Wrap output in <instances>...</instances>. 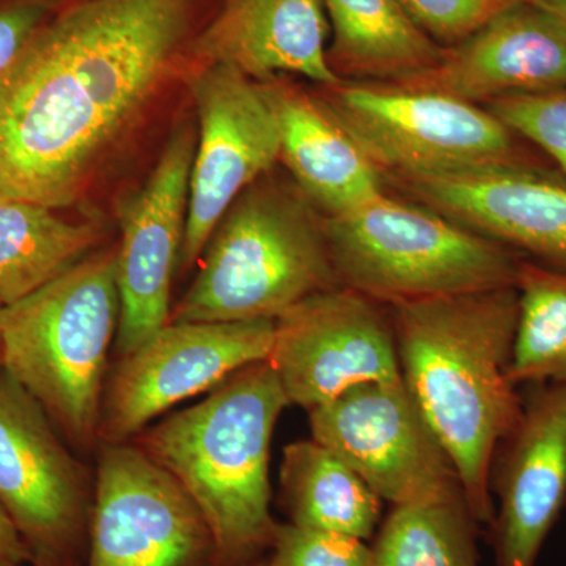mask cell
I'll return each mask as SVG.
<instances>
[{
  "mask_svg": "<svg viewBox=\"0 0 566 566\" xmlns=\"http://www.w3.org/2000/svg\"><path fill=\"white\" fill-rule=\"evenodd\" d=\"M193 0H77L0 74V197L76 202L177 63Z\"/></svg>",
  "mask_w": 566,
  "mask_h": 566,
  "instance_id": "6da1fadb",
  "label": "cell"
},
{
  "mask_svg": "<svg viewBox=\"0 0 566 566\" xmlns=\"http://www.w3.org/2000/svg\"><path fill=\"white\" fill-rule=\"evenodd\" d=\"M401 378L450 463L479 526L491 527L495 453L524 400L510 381L516 286L395 305Z\"/></svg>",
  "mask_w": 566,
  "mask_h": 566,
  "instance_id": "7a4b0ae2",
  "label": "cell"
},
{
  "mask_svg": "<svg viewBox=\"0 0 566 566\" xmlns=\"http://www.w3.org/2000/svg\"><path fill=\"white\" fill-rule=\"evenodd\" d=\"M290 405L268 360L241 368L142 436L140 449L185 488L210 528L214 566H245L273 545L271 439Z\"/></svg>",
  "mask_w": 566,
  "mask_h": 566,
  "instance_id": "3957f363",
  "label": "cell"
},
{
  "mask_svg": "<svg viewBox=\"0 0 566 566\" xmlns=\"http://www.w3.org/2000/svg\"><path fill=\"white\" fill-rule=\"evenodd\" d=\"M170 322L271 319L338 286L324 214L300 188L253 182L223 214Z\"/></svg>",
  "mask_w": 566,
  "mask_h": 566,
  "instance_id": "277c9868",
  "label": "cell"
},
{
  "mask_svg": "<svg viewBox=\"0 0 566 566\" xmlns=\"http://www.w3.org/2000/svg\"><path fill=\"white\" fill-rule=\"evenodd\" d=\"M120 323L117 248L73 264L2 311V368L73 441L99 438L107 356Z\"/></svg>",
  "mask_w": 566,
  "mask_h": 566,
  "instance_id": "5b68a950",
  "label": "cell"
},
{
  "mask_svg": "<svg viewBox=\"0 0 566 566\" xmlns=\"http://www.w3.org/2000/svg\"><path fill=\"white\" fill-rule=\"evenodd\" d=\"M324 223L338 285L387 307L515 286L524 259L387 191Z\"/></svg>",
  "mask_w": 566,
  "mask_h": 566,
  "instance_id": "8992f818",
  "label": "cell"
},
{
  "mask_svg": "<svg viewBox=\"0 0 566 566\" xmlns=\"http://www.w3.org/2000/svg\"><path fill=\"white\" fill-rule=\"evenodd\" d=\"M386 182L483 167L546 166L486 107L382 82L342 81L318 95Z\"/></svg>",
  "mask_w": 566,
  "mask_h": 566,
  "instance_id": "52a82bcc",
  "label": "cell"
},
{
  "mask_svg": "<svg viewBox=\"0 0 566 566\" xmlns=\"http://www.w3.org/2000/svg\"><path fill=\"white\" fill-rule=\"evenodd\" d=\"M214 566L210 528L185 488L140 447L107 444L84 566Z\"/></svg>",
  "mask_w": 566,
  "mask_h": 566,
  "instance_id": "ba28073f",
  "label": "cell"
},
{
  "mask_svg": "<svg viewBox=\"0 0 566 566\" xmlns=\"http://www.w3.org/2000/svg\"><path fill=\"white\" fill-rule=\"evenodd\" d=\"M273 338L271 319L167 323L123 356L104 390L99 438L122 444L172 406L268 360Z\"/></svg>",
  "mask_w": 566,
  "mask_h": 566,
  "instance_id": "9c48e42d",
  "label": "cell"
},
{
  "mask_svg": "<svg viewBox=\"0 0 566 566\" xmlns=\"http://www.w3.org/2000/svg\"><path fill=\"white\" fill-rule=\"evenodd\" d=\"M268 363L290 405L308 411L354 386L400 379L392 311L346 286L324 290L275 319Z\"/></svg>",
  "mask_w": 566,
  "mask_h": 566,
  "instance_id": "30bf717a",
  "label": "cell"
},
{
  "mask_svg": "<svg viewBox=\"0 0 566 566\" xmlns=\"http://www.w3.org/2000/svg\"><path fill=\"white\" fill-rule=\"evenodd\" d=\"M199 140L189 180L180 264L191 268L234 200L281 161V133L260 82L226 65L191 77Z\"/></svg>",
  "mask_w": 566,
  "mask_h": 566,
  "instance_id": "8fae6325",
  "label": "cell"
},
{
  "mask_svg": "<svg viewBox=\"0 0 566 566\" xmlns=\"http://www.w3.org/2000/svg\"><path fill=\"white\" fill-rule=\"evenodd\" d=\"M312 439L381 501L406 504L460 485L403 378L364 382L311 409Z\"/></svg>",
  "mask_w": 566,
  "mask_h": 566,
  "instance_id": "7c38bea8",
  "label": "cell"
},
{
  "mask_svg": "<svg viewBox=\"0 0 566 566\" xmlns=\"http://www.w3.org/2000/svg\"><path fill=\"white\" fill-rule=\"evenodd\" d=\"M46 411L9 375H0V504L31 551L33 566H71L88 532L80 468Z\"/></svg>",
  "mask_w": 566,
  "mask_h": 566,
  "instance_id": "4fadbf2b",
  "label": "cell"
},
{
  "mask_svg": "<svg viewBox=\"0 0 566 566\" xmlns=\"http://www.w3.org/2000/svg\"><path fill=\"white\" fill-rule=\"evenodd\" d=\"M196 133L182 126L167 142L150 180L120 212L118 352L139 348L172 318L170 290L188 218Z\"/></svg>",
  "mask_w": 566,
  "mask_h": 566,
  "instance_id": "5bb4252c",
  "label": "cell"
},
{
  "mask_svg": "<svg viewBox=\"0 0 566 566\" xmlns=\"http://www.w3.org/2000/svg\"><path fill=\"white\" fill-rule=\"evenodd\" d=\"M524 259L566 271V175L512 164L387 181Z\"/></svg>",
  "mask_w": 566,
  "mask_h": 566,
  "instance_id": "9a60e30c",
  "label": "cell"
},
{
  "mask_svg": "<svg viewBox=\"0 0 566 566\" xmlns=\"http://www.w3.org/2000/svg\"><path fill=\"white\" fill-rule=\"evenodd\" d=\"M495 457V566H535L566 505V381L535 385Z\"/></svg>",
  "mask_w": 566,
  "mask_h": 566,
  "instance_id": "2e32d148",
  "label": "cell"
},
{
  "mask_svg": "<svg viewBox=\"0 0 566 566\" xmlns=\"http://www.w3.org/2000/svg\"><path fill=\"white\" fill-rule=\"evenodd\" d=\"M382 84L441 93L476 106L556 91L566 87V24L526 0L444 48L431 69Z\"/></svg>",
  "mask_w": 566,
  "mask_h": 566,
  "instance_id": "e0dca14e",
  "label": "cell"
},
{
  "mask_svg": "<svg viewBox=\"0 0 566 566\" xmlns=\"http://www.w3.org/2000/svg\"><path fill=\"white\" fill-rule=\"evenodd\" d=\"M323 0H226L192 43L202 65H226L256 82L296 74L319 87L342 82L327 59Z\"/></svg>",
  "mask_w": 566,
  "mask_h": 566,
  "instance_id": "ac0fdd59",
  "label": "cell"
},
{
  "mask_svg": "<svg viewBox=\"0 0 566 566\" xmlns=\"http://www.w3.org/2000/svg\"><path fill=\"white\" fill-rule=\"evenodd\" d=\"M281 133V161L300 191L337 216L387 191L385 177L318 96L283 76L260 82Z\"/></svg>",
  "mask_w": 566,
  "mask_h": 566,
  "instance_id": "d6986e66",
  "label": "cell"
},
{
  "mask_svg": "<svg viewBox=\"0 0 566 566\" xmlns=\"http://www.w3.org/2000/svg\"><path fill=\"white\" fill-rule=\"evenodd\" d=\"M333 28L331 69L342 81L395 82L431 69L442 48L400 0H323Z\"/></svg>",
  "mask_w": 566,
  "mask_h": 566,
  "instance_id": "ffe728a7",
  "label": "cell"
},
{
  "mask_svg": "<svg viewBox=\"0 0 566 566\" xmlns=\"http://www.w3.org/2000/svg\"><path fill=\"white\" fill-rule=\"evenodd\" d=\"M281 483L294 526L370 539L382 501L356 472L315 439L283 449Z\"/></svg>",
  "mask_w": 566,
  "mask_h": 566,
  "instance_id": "44dd1931",
  "label": "cell"
},
{
  "mask_svg": "<svg viewBox=\"0 0 566 566\" xmlns=\"http://www.w3.org/2000/svg\"><path fill=\"white\" fill-rule=\"evenodd\" d=\"M98 241L95 223L69 222L43 205L0 197V305L36 292Z\"/></svg>",
  "mask_w": 566,
  "mask_h": 566,
  "instance_id": "7402d4cb",
  "label": "cell"
},
{
  "mask_svg": "<svg viewBox=\"0 0 566 566\" xmlns=\"http://www.w3.org/2000/svg\"><path fill=\"white\" fill-rule=\"evenodd\" d=\"M479 523L460 485L394 505L379 528L370 566H480Z\"/></svg>",
  "mask_w": 566,
  "mask_h": 566,
  "instance_id": "603a6c76",
  "label": "cell"
},
{
  "mask_svg": "<svg viewBox=\"0 0 566 566\" xmlns=\"http://www.w3.org/2000/svg\"><path fill=\"white\" fill-rule=\"evenodd\" d=\"M515 344L510 381L545 385L566 381V271L521 260L516 279Z\"/></svg>",
  "mask_w": 566,
  "mask_h": 566,
  "instance_id": "cb8c5ba5",
  "label": "cell"
},
{
  "mask_svg": "<svg viewBox=\"0 0 566 566\" xmlns=\"http://www.w3.org/2000/svg\"><path fill=\"white\" fill-rule=\"evenodd\" d=\"M483 107L566 175V87L506 96Z\"/></svg>",
  "mask_w": 566,
  "mask_h": 566,
  "instance_id": "d4e9b609",
  "label": "cell"
},
{
  "mask_svg": "<svg viewBox=\"0 0 566 566\" xmlns=\"http://www.w3.org/2000/svg\"><path fill=\"white\" fill-rule=\"evenodd\" d=\"M268 566H370L371 549L364 539L279 524Z\"/></svg>",
  "mask_w": 566,
  "mask_h": 566,
  "instance_id": "484cf974",
  "label": "cell"
},
{
  "mask_svg": "<svg viewBox=\"0 0 566 566\" xmlns=\"http://www.w3.org/2000/svg\"><path fill=\"white\" fill-rule=\"evenodd\" d=\"M417 28L436 44L455 46L499 14L526 0H400Z\"/></svg>",
  "mask_w": 566,
  "mask_h": 566,
  "instance_id": "4316f807",
  "label": "cell"
},
{
  "mask_svg": "<svg viewBox=\"0 0 566 566\" xmlns=\"http://www.w3.org/2000/svg\"><path fill=\"white\" fill-rule=\"evenodd\" d=\"M41 17L43 11L33 3H18L0 10V74L39 28Z\"/></svg>",
  "mask_w": 566,
  "mask_h": 566,
  "instance_id": "83f0119b",
  "label": "cell"
},
{
  "mask_svg": "<svg viewBox=\"0 0 566 566\" xmlns=\"http://www.w3.org/2000/svg\"><path fill=\"white\" fill-rule=\"evenodd\" d=\"M29 562H32L31 551L9 512L0 504V564L25 565Z\"/></svg>",
  "mask_w": 566,
  "mask_h": 566,
  "instance_id": "f1b7e54d",
  "label": "cell"
},
{
  "mask_svg": "<svg viewBox=\"0 0 566 566\" xmlns=\"http://www.w3.org/2000/svg\"><path fill=\"white\" fill-rule=\"evenodd\" d=\"M532 2L556 14L558 20L564 21L566 24V0H532Z\"/></svg>",
  "mask_w": 566,
  "mask_h": 566,
  "instance_id": "f546056e",
  "label": "cell"
},
{
  "mask_svg": "<svg viewBox=\"0 0 566 566\" xmlns=\"http://www.w3.org/2000/svg\"><path fill=\"white\" fill-rule=\"evenodd\" d=\"M2 311L3 307L0 305V375H2Z\"/></svg>",
  "mask_w": 566,
  "mask_h": 566,
  "instance_id": "4dcf8cb0",
  "label": "cell"
},
{
  "mask_svg": "<svg viewBox=\"0 0 566 566\" xmlns=\"http://www.w3.org/2000/svg\"><path fill=\"white\" fill-rule=\"evenodd\" d=\"M245 566H268V564H262V562H253V564H249Z\"/></svg>",
  "mask_w": 566,
  "mask_h": 566,
  "instance_id": "1f68e13d",
  "label": "cell"
},
{
  "mask_svg": "<svg viewBox=\"0 0 566 566\" xmlns=\"http://www.w3.org/2000/svg\"><path fill=\"white\" fill-rule=\"evenodd\" d=\"M0 566H25V565H10V564H0Z\"/></svg>",
  "mask_w": 566,
  "mask_h": 566,
  "instance_id": "d6a6232c",
  "label": "cell"
}]
</instances>
